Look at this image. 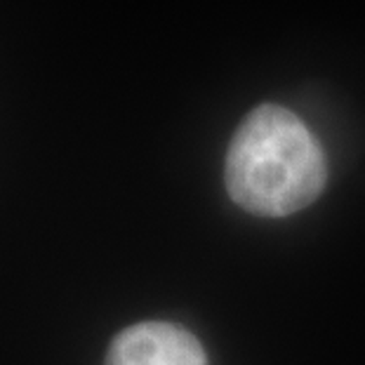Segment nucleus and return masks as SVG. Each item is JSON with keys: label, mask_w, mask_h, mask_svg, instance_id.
<instances>
[{"label": "nucleus", "mask_w": 365, "mask_h": 365, "mask_svg": "<svg viewBox=\"0 0 365 365\" xmlns=\"http://www.w3.org/2000/svg\"><path fill=\"white\" fill-rule=\"evenodd\" d=\"M231 200L259 217L304 210L328 184V160L314 132L281 104H259L234 132L224 160Z\"/></svg>", "instance_id": "obj_1"}, {"label": "nucleus", "mask_w": 365, "mask_h": 365, "mask_svg": "<svg viewBox=\"0 0 365 365\" xmlns=\"http://www.w3.org/2000/svg\"><path fill=\"white\" fill-rule=\"evenodd\" d=\"M106 365H207L203 344L175 323L130 325L111 341Z\"/></svg>", "instance_id": "obj_2"}]
</instances>
